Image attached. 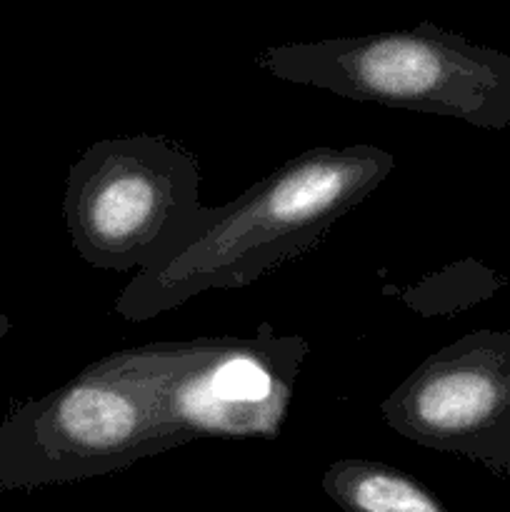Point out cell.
I'll list each match as a JSON object with an SVG mask.
<instances>
[{"instance_id":"obj_1","label":"cell","mask_w":510,"mask_h":512,"mask_svg":"<svg viewBox=\"0 0 510 512\" xmlns=\"http://www.w3.org/2000/svg\"><path fill=\"white\" fill-rule=\"evenodd\" d=\"M308 353L263 323L105 355L0 425V490L103 478L200 438L275 440Z\"/></svg>"},{"instance_id":"obj_2","label":"cell","mask_w":510,"mask_h":512,"mask_svg":"<svg viewBox=\"0 0 510 512\" xmlns=\"http://www.w3.org/2000/svg\"><path fill=\"white\" fill-rule=\"evenodd\" d=\"M393 170L395 155L368 143L293 155L230 203L203 205L183 238L125 285L115 313L145 323L205 290L255 283L323 243Z\"/></svg>"},{"instance_id":"obj_3","label":"cell","mask_w":510,"mask_h":512,"mask_svg":"<svg viewBox=\"0 0 510 512\" xmlns=\"http://www.w3.org/2000/svg\"><path fill=\"white\" fill-rule=\"evenodd\" d=\"M255 63L273 78L338 98L455 118L485 130L510 128V55L435 23L270 45Z\"/></svg>"},{"instance_id":"obj_4","label":"cell","mask_w":510,"mask_h":512,"mask_svg":"<svg viewBox=\"0 0 510 512\" xmlns=\"http://www.w3.org/2000/svg\"><path fill=\"white\" fill-rule=\"evenodd\" d=\"M200 208L198 155L168 135L95 140L68 168L65 225L75 253L95 270H148Z\"/></svg>"},{"instance_id":"obj_5","label":"cell","mask_w":510,"mask_h":512,"mask_svg":"<svg viewBox=\"0 0 510 512\" xmlns=\"http://www.w3.org/2000/svg\"><path fill=\"white\" fill-rule=\"evenodd\" d=\"M385 425L423 448L510 478V328L435 350L380 403Z\"/></svg>"},{"instance_id":"obj_6","label":"cell","mask_w":510,"mask_h":512,"mask_svg":"<svg viewBox=\"0 0 510 512\" xmlns=\"http://www.w3.org/2000/svg\"><path fill=\"white\" fill-rule=\"evenodd\" d=\"M320 485L343 512H450L418 478L380 460H335Z\"/></svg>"},{"instance_id":"obj_7","label":"cell","mask_w":510,"mask_h":512,"mask_svg":"<svg viewBox=\"0 0 510 512\" xmlns=\"http://www.w3.org/2000/svg\"><path fill=\"white\" fill-rule=\"evenodd\" d=\"M505 285L503 275L490 270L480 260L465 258L433 275H425L418 285L410 288H385L395 293L408 308L420 315H450L478 305L498 293Z\"/></svg>"},{"instance_id":"obj_8","label":"cell","mask_w":510,"mask_h":512,"mask_svg":"<svg viewBox=\"0 0 510 512\" xmlns=\"http://www.w3.org/2000/svg\"><path fill=\"white\" fill-rule=\"evenodd\" d=\"M8 330H10V320L5 318L3 313H0V338H3V335L8 333Z\"/></svg>"}]
</instances>
